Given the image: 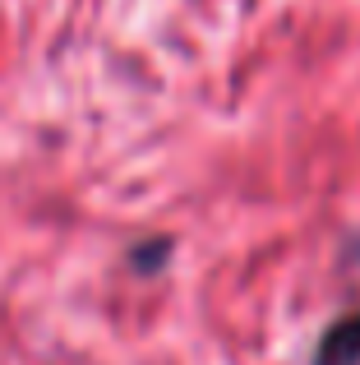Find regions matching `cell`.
Wrapping results in <instances>:
<instances>
[{
  "label": "cell",
  "mask_w": 360,
  "mask_h": 365,
  "mask_svg": "<svg viewBox=\"0 0 360 365\" xmlns=\"http://www.w3.org/2000/svg\"><path fill=\"white\" fill-rule=\"evenodd\" d=\"M314 365H360V310L342 314L324 329L314 347Z\"/></svg>",
  "instance_id": "obj_1"
}]
</instances>
